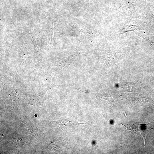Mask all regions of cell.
<instances>
[{
  "label": "cell",
  "mask_w": 154,
  "mask_h": 154,
  "mask_svg": "<svg viewBox=\"0 0 154 154\" xmlns=\"http://www.w3.org/2000/svg\"><path fill=\"white\" fill-rule=\"evenodd\" d=\"M151 123L147 124H142L138 123H134L130 124H121L125 126L127 130L141 136L144 141V148L147 134L151 129H154V128L151 127L149 125Z\"/></svg>",
  "instance_id": "obj_1"
},
{
  "label": "cell",
  "mask_w": 154,
  "mask_h": 154,
  "mask_svg": "<svg viewBox=\"0 0 154 154\" xmlns=\"http://www.w3.org/2000/svg\"><path fill=\"white\" fill-rule=\"evenodd\" d=\"M58 127L61 128H70V127L75 125L81 124H85L86 123H78L75 121L70 120L64 119L62 121L57 122Z\"/></svg>",
  "instance_id": "obj_2"
}]
</instances>
